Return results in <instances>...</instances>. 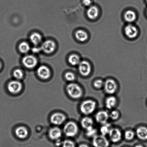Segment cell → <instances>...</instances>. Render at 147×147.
Wrapping results in <instances>:
<instances>
[{
	"label": "cell",
	"mask_w": 147,
	"mask_h": 147,
	"mask_svg": "<svg viewBox=\"0 0 147 147\" xmlns=\"http://www.w3.org/2000/svg\"><path fill=\"white\" fill-rule=\"evenodd\" d=\"M96 103L94 101L87 100L82 102L80 106V110L82 114L88 115L93 113L96 108Z\"/></svg>",
	"instance_id": "obj_1"
},
{
	"label": "cell",
	"mask_w": 147,
	"mask_h": 147,
	"mask_svg": "<svg viewBox=\"0 0 147 147\" xmlns=\"http://www.w3.org/2000/svg\"><path fill=\"white\" fill-rule=\"evenodd\" d=\"M67 90L69 96L72 98H80L83 95L81 87L76 83H71L67 86Z\"/></svg>",
	"instance_id": "obj_2"
},
{
	"label": "cell",
	"mask_w": 147,
	"mask_h": 147,
	"mask_svg": "<svg viewBox=\"0 0 147 147\" xmlns=\"http://www.w3.org/2000/svg\"><path fill=\"white\" fill-rule=\"evenodd\" d=\"M64 131L66 136L69 137H73L77 135L78 131V127L74 122H70L65 126Z\"/></svg>",
	"instance_id": "obj_3"
},
{
	"label": "cell",
	"mask_w": 147,
	"mask_h": 147,
	"mask_svg": "<svg viewBox=\"0 0 147 147\" xmlns=\"http://www.w3.org/2000/svg\"><path fill=\"white\" fill-rule=\"evenodd\" d=\"M103 87L106 93L110 95L116 93L117 89V85L116 81L111 79L106 80L104 83Z\"/></svg>",
	"instance_id": "obj_4"
},
{
	"label": "cell",
	"mask_w": 147,
	"mask_h": 147,
	"mask_svg": "<svg viewBox=\"0 0 147 147\" xmlns=\"http://www.w3.org/2000/svg\"><path fill=\"white\" fill-rule=\"evenodd\" d=\"M93 145L94 147H108L109 143V140L103 135H96L93 139Z\"/></svg>",
	"instance_id": "obj_5"
},
{
	"label": "cell",
	"mask_w": 147,
	"mask_h": 147,
	"mask_svg": "<svg viewBox=\"0 0 147 147\" xmlns=\"http://www.w3.org/2000/svg\"><path fill=\"white\" fill-rule=\"evenodd\" d=\"M79 70L82 75L88 76L91 71V66L88 62L83 60L80 62L79 64Z\"/></svg>",
	"instance_id": "obj_6"
},
{
	"label": "cell",
	"mask_w": 147,
	"mask_h": 147,
	"mask_svg": "<svg viewBox=\"0 0 147 147\" xmlns=\"http://www.w3.org/2000/svg\"><path fill=\"white\" fill-rule=\"evenodd\" d=\"M23 64L27 68L31 69L35 67L37 64V60L34 56H25L23 59Z\"/></svg>",
	"instance_id": "obj_7"
},
{
	"label": "cell",
	"mask_w": 147,
	"mask_h": 147,
	"mask_svg": "<svg viewBox=\"0 0 147 147\" xmlns=\"http://www.w3.org/2000/svg\"><path fill=\"white\" fill-rule=\"evenodd\" d=\"M108 135L110 140L113 142H119L121 139V132L117 128H111Z\"/></svg>",
	"instance_id": "obj_8"
},
{
	"label": "cell",
	"mask_w": 147,
	"mask_h": 147,
	"mask_svg": "<svg viewBox=\"0 0 147 147\" xmlns=\"http://www.w3.org/2000/svg\"><path fill=\"white\" fill-rule=\"evenodd\" d=\"M109 118V114L105 110L100 111L97 112L95 116L96 121L102 125L107 123Z\"/></svg>",
	"instance_id": "obj_9"
},
{
	"label": "cell",
	"mask_w": 147,
	"mask_h": 147,
	"mask_svg": "<svg viewBox=\"0 0 147 147\" xmlns=\"http://www.w3.org/2000/svg\"><path fill=\"white\" fill-rule=\"evenodd\" d=\"M22 83L17 81H13L10 82L8 85L9 91L13 93H17L21 91L22 89Z\"/></svg>",
	"instance_id": "obj_10"
},
{
	"label": "cell",
	"mask_w": 147,
	"mask_h": 147,
	"mask_svg": "<svg viewBox=\"0 0 147 147\" xmlns=\"http://www.w3.org/2000/svg\"><path fill=\"white\" fill-rule=\"evenodd\" d=\"M55 47V44L54 41L48 40L43 43L42 45L41 49L45 52L49 54L54 51Z\"/></svg>",
	"instance_id": "obj_11"
},
{
	"label": "cell",
	"mask_w": 147,
	"mask_h": 147,
	"mask_svg": "<svg viewBox=\"0 0 147 147\" xmlns=\"http://www.w3.org/2000/svg\"><path fill=\"white\" fill-rule=\"evenodd\" d=\"M126 35L129 38H134L138 35V31L136 27L131 24H128L125 28Z\"/></svg>",
	"instance_id": "obj_12"
},
{
	"label": "cell",
	"mask_w": 147,
	"mask_h": 147,
	"mask_svg": "<svg viewBox=\"0 0 147 147\" xmlns=\"http://www.w3.org/2000/svg\"><path fill=\"white\" fill-rule=\"evenodd\" d=\"M66 119L65 116L63 114L57 113L52 115L51 117V121L53 124L60 125L64 123Z\"/></svg>",
	"instance_id": "obj_13"
},
{
	"label": "cell",
	"mask_w": 147,
	"mask_h": 147,
	"mask_svg": "<svg viewBox=\"0 0 147 147\" xmlns=\"http://www.w3.org/2000/svg\"><path fill=\"white\" fill-rule=\"evenodd\" d=\"M37 72L39 77L44 80L48 79L51 75L49 69L44 66H40L37 70Z\"/></svg>",
	"instance_id": "obj_14"
},
{
	"label": "cell",
	"mask_w": 147,
	"mask_h": 147,
	"mask_svg": "<svg viewBox=\"0 0 147 147\" xmlns=\"http://www.w3.org/2000/svg\"><path fill=\"white\" fill-rule=\"evenodd\" d=\"M136 133L137 136L142 140H147V128L144 126L140 127L137 129Z\"/></svg>",
	"instance_id": "obj_15"
},
{
	"label": "cell",
	"mask_w": 147,
	"mask_h": 147,
	"mask_svg": "<svg viewBox=\"0 0 147 147\" xmlns=\"http://www.w3.org/2000/svg\"><path fill=\"white\" fill-rule=\"evenodd\" d=\"M61 130L57 127H54L50 129L49 132V136L50 139L53 140H57L61 137Z\"/></svg>",
	"instance_id": "obj_16"
},
{
	"label": "cell",
	"mask_w": 147,
	"mask_h": 147,
	"mask_svg": "<svg viewBox=\"0 0 147 147\" xmlns=\"http://www.w3.org/2000/svg\"><path fill=\"white\" fill-rule=\"evenodd\" d=\"M98 9L97 7L95 6L90 7L87 10V16L90 19L94 20L96 19L98 15Z\"/></svg>",
	"instance_id": "obj_17"
},
{
	"label": "cell",
	"mask_w": 147,
	"mask_h": 147,
	"mask_svg": "<svg viewBox=\"0 0 147 147\" xmlns=\"http://www.w3.org/2000/svg\"><path fill=\"white\" fill-rule=\"evenodd\" d=\"M93 121L91 118L88 117H84L81 121V125L82 128L85 129L93 126Z\"/></svg>",
	"instance_id": "obj_18"
},
{
	"label": "cell",
	"mask_w": 147,
	"mask_h": 147,
	"mask_svg": "<svg viewBox=\"0 0 147 147\" xmlns=\"http://www.w3.org/2000/svg\"><path fill=\"white\" fill-rule=\"evenodd\" d=\"M16 134L19 138L24 139L28 135V131L24 127H20L17 128L16 130Z\"/></svg>",
	"instance_id": "obj_19"
},
{
	"label": "cell",
	"mask_w": 147,
	"mask_h": 147,
	"mask_svg": "<svg viewBox=\"0 0 147 147\" xmlns=\"http://www.w3.org/2000/svg\"><path fill=\"white\" fill-rule=\"evenodd\" d=\"M117 99L115 96H111L107 98L105 100V105L107 109H111L116 106Z\"/></svg>",
	"instance_id": "obj_20"
},
{
	"label": "cell",
	"mask_w": 147,
	"mask_h": 147,
	"mask_svg": "<svg viewBox=\"0 0 147 147\" xmlns=\"http://www.w3.org/2000/svg\"><path fill=\"white\" fill-rule=\"evenodd\" d=\"M136 14L134 12L129 10L125 13L124 18L125 20L128 22H133L136 19Z\"/></svg>",
	"instance_id": "obj_21"
},
{
	"label": "cell",
	"mask_w": 147,
	"mask_h": 147,
	"mask_svg": "<svg viewBox=\"0 0 147 147\" xmlns=\"http://www.w3.org/2000/svg\"><path fill=\"white\" fill-rule=\"evenodd\" d=\"M75 36L78 40L81 42L86 41L88 38L87 33L82 30H78L76 32Z\"/></svg>",
	"instance_id": "obj_22"
},
{
	"label": "cell",
	"mask_w": 147,
	"mask_h": 147,
	"mask_svg": "<svg viewBox=\"0 0 147 147\" xmlns=\"http://www.w3.org/2000/svg\"><path fill=\"white\" fill-rule=\"evenodd\" d=\"M30 39L31 42L35 45L40 44L42 40L41 36L37 33H34L32 34L30 36Z\"/></svg>",
	"instance_id": "obj_23"
},
{
	"label": "cell",
	"mask_w": 147,
	"mask_h": 147,
	"mask_svg": "<svg viewBox=\"0 0 147 147\" xmlns=\"http://www.w3.org/2000/svg\"><path fill=\"white\" fill-rule=\"evenodd\" d=\"M69 63L73 66H76L80 62V59L78 56L76 54L71 55L69 58Z\"/></svg>",
	"instance_id": "obj_24"
},
{
	"label": "cell",
	"mask_w": 147,
	"mask_h": 147,
	"mask_svg": "<svg viewBox=\"0 0 147 147\" xmlns=\"http://www.w3.org/2000/svg\"><path fill=\"white\" fill-rule=\"evenodd\" d=\"M111 129L110 124L107 123L102 125L100 129V132L102 135L105 136L107 135H108Z\"/></svg>",
	"instance_id": "obj_25"
},
{
	"label": "cell",
	"mask_w": 147,
	"mask_h": 147,
	"mask_svg": "<svg viewBox=\"0 0 147 147\" xmlns=\"http://www.w3.org/2000/svg\"><path fill=\"white\" fill-rule=\"evenodd\" d=\"M19 49L21 53H26L29 51L30 50V47L29 45L27 43L22 42L20 45Z\"/></svg>",
	"instance_id": "obj_26"
},
{
	"label": "cell",
	"mask_w": 147,
	"mask_h": 147,
	"mask_svg": "<svg viewBox=\"0 0 147 147\" xmlns=\"http://www.w3.org/2000/svg\"><path fill=\"white\" fill-rule=\"evenodd\" d=\"M96 132L97 131L93 126L86 129V135L88 137H94L96 135Z\"/></svg>",
	"instance_id": "obj_27"
},
{
	"label": "cell",
	"mask_w": 147,
	"mask_h": 147,
	"mask_svg": "<svg viewBox=\"0 0 147 147\" xmlns=\"http://www.w3.org/2000/svg\"><path fill=\"white\" fill-rule=\"evenodd\" d=\"M135 134V133L133 131L127 130L125 132V138L127 140H131L134 138Z\"/></svg>",
	"instance_id": "obj_28"
},
{
	"label": "cell",
	"mask_w": 147,
	"mask_h": 147,
	"mask_svg": "<svg viewBox=\"0 0 147 147\" xmlns=\"http://www.w3.org/2000/svg\"><path fill=\"white\" fill-rule=\"evenodd\" d=\"M13 76L15 78L20 80L24 76V73L20 69H17L14 72Z\"/></svg>",
	"instance_id": "obj_29"
},
{
	"label": "cell",
	"mask_w": 147,
	"mask_h": 147,
	"mask_svg": "<svg viewBox=\"0 0 147 147\" xmlns=\"http://www.w3.org/2000/svg\"><path fill=\"white\" fill-rule=\"evenodd\" d=\"M109 116L112 120H116L119 117V113L117 111L114 110L109 114Z\"/></svg>",
	"instance_id": "obj_30"
},
{
	"label": "cell",
	"mask_w": 147,
	"mask_h": 147,
	"mask_svg": "<svg viewBox=\"0 0 147 147\" xmlns=\"http://www.w3.org/2000/svg\"><path fill=\"white\" fill-rule=\"evenodd\" d=\"M65 78L67 81H73L75 80L76 77L73 73L71 72H68L66 73Z\"/></svg>",
	"instance_id": "obj_31"
},
{
	"label": "cell",
	"mask_w": 147,
	"mask_h": 147,
	"mask_svg": "<svg viewBox=\"0 0 147 147\" xmlns=\"http://www.w3.org/2000/svg\"><path fill=\"white\" fill-rule=\"evenodd\" d=\"M104 83L103 81L101 80H98L94 82V86L96 89H99L101 88L104 86Z\"/></svg>",
	"instance_id": "obj_32"
},
{
	"label": "cell",
	"mask_w": 147,
	"mask_h": 147,
	"mask_svg": "<svg viewBox=\"0 0 147 147\" xmlns=\"http://www.w3.org/2000/svg\"><path fill=\"white\" fill-rule=\"evenodd\" d=\"M63 147H76L74 142L71 140H65L63 143Z\"/></svg>",
	"instance_id": "obj_33"
},
{
	"label": "cell",
	"mask_w": 147,
	"mask_h": 147,
	"mask_svg": "<svg viewBox=\"0 0 147 147\" xmlns=\"http://www.w3.org/2000/svg\"><path fill=\"white\" fill-rule=\"evenodd\" d=\"M83 3L86 6H89L91 4V1L90 0H83Z\"/></svg>",
	"instance_id": "obj_34"
},
{
	"label": "cell",
	"mask_w": 147,
	"mask_h": 147,
	"mask_svg": "<svg viewBox=\"0 0 147 147\" xmlns=\"http://www.w3.org/2000/svg\"><path fill=\"white\" fill-rule=\"evenodd\" d=\"M57 140V142H56V144L57 145V146H59L61 144V141L60 140Z\"/></svg>",
	"instance_id": "obj_35"
},
{
	"label": "cell",
	"mask_w": 147,
	"mask_h": 147,
	"mask_svg": "<svg viewBox=\"0 0 147 147\" xmlns=\"http://www.w3.org/2000/svg\"><path fill=\"white\" fill-rule=\"evenodd\" d=\"M78 147H89L86 144H82L79 145Z\"/></svg>",
	"instance_id": "obj_36"
},
{
	"label": "cell",
	"mask_w": 147,
	"mask_h": 147,
	"mask_svg": "<svg viewBox=\"0 0 147 147\" xmlns=\"http://www.w3.org/2000/svg\"><path fill=\"white\" fill-rule=\"evenodd\" d=\"M39 50V49L35 48L33 49V50H34V52H37Z\"/></svg>",
	"instance_id": "obj_37"
},
{
	"label": "cell",
	"mask_w": 147,
	"mask_h": 147,
	"mask_svg": "<svg viewBox=\"0 0 147 147\" xmlns=\"http://www.w3.org/2000/svg\"><path fill=\"white\" fill-rule=\"evenodd\" d=\"M135 147H143V146H142V145H136Z\"/></svg>",
	"instance_id": "obj_38"
},
{
	"label": "cell",
	"mask_w": 147,
	"mask_h": 147,
	"mask_svg": "<svg viewBox=\"0 0 147 147\" xmlns=\"http://www.w3.org/2000/svg\"><path fill=\"white\" fill-rule=\"evenodd\" d=\"M1 62H0V69H1Z\"/></svg>",
	"instance_id": "obj_39"
},
{
	"label": "cell",
	"mask_w": 147,
	"mask_h": 147,
	"mask_svg": "<svg viewBox=\"0 0 147 147\" xmlns=\"http://www.w3.org/2000/svg\"></svg>",
	"instance_id": "obj_40"
},
{
	"label": "cell",
	"mask_w": 147,
	"mask_h": 147,
	"mask_svg": "<svg viewBox=\"0 0 147 147\" xmlns=\"http://www.w3.org/2000/svg\"><path fill=\"white\" fill-rule=\"evenodd\" d=\"M146 1H147V0H146Z\"/></svg>",
	"instance_id": "obj_41"
}]
</instances>
